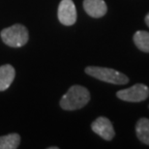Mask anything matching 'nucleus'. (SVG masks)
I'll return each instance as SVG.
<instances>
[{
    "label": "nucleus",
    "mask_w": 149,
    "mask_h": 149,
    "mask_svg": "<svg viewBox=\"0 0 149 149\" xmlns=\"http://www.w3.org/2000/svg\"><path fill=\"white\" fill-rule=\"evenodd\" d=\"M90 101L88 89L81 85H73L60 100L61 109L65 111H77L85 107Z\"/></svg>",
    "instance_id": "nucleus-1"
},
{
    "label": "nucleus",
    "mask_w": 149,
    "mask_h": 149,
    "mask_svg": "<svg viewBox=\"0 0 149 149\" xmlns=\"http://www.w3.org/2000/svg\"><path fill=\"white\" fill-rule=\"evenodd\" d=\"M1 39L3 43L12 47H23L29 40L28 29L20 23L4 28L1 31Z\"/></svg>",
    "instance_id": "nucleus-2"
},
{
    "label": "nucleus",
    "mask_w": 149,
    "mask_h": 149,
    "mask_svg": "<svg viewBox=\"0 0 149 149\" xmlns=\"http://www.w3.org/2000/svg\"><path fill=\"white\" fill-rule=\"evenodd\" d=\"M85 73L88 76H91L95 79L102 81L111 83V84H126L129 81V79L125 74H122L111 68L88 66L85 68Z\"/></svg>",
    "instance_id": "nucleus-3"
},
{
    "label": "nucleus",
    "mask_w": 149,
    "mask_h": 149,
    "mask_svg": "<svg viewBox=\"0 0 149 149\" xmlns=\"http://www.w3.org/2000/svg\"><path fill=\"white\" fill-rule=\"evenodd\" d=\"M116 96L118 99L125 101V102H142L149 97V88L142 83H136L129 88L119 90L116 93Z\"/></svg>",
    "instance_id": "nucleus-4"
},
{
    "label": "nucleus",
    "mask_w": 149,
    "mask_h": 149,
    "mask_svg": "<svg viewBox=\"0 0 149 149\" xmlns=\"http://www.w3.org/2000/svg\"><path fill=\"white\" fill-rule=\"evenodd\" d=\"M58 19L63 25L71 26L77 22V9L73 0H61L57 11Z\"/></svg>",
    "instance_id": "nucleus-5"
},
{
    "label": "nucleus",
    "mask_w": 149,
    "mask_h": 149,
    "mask_svg": "<svg viewBox=\"0 0 149 149\" xmlns=\"http://www.w3.org/2000/svg\"><path fill=\"white\" fill-rule=\"evenodd\" d=\"M91 129L95 134H97L106 141H111L115 136L114 129L111 120L104 116H100L94 122H92Z\"/></svg>",
    "instance_id": "nucleus-6"
},
{
    "label": "nucleus",
    "mask_w": 149,
    "mask_h": 149,
    "mask_svg": "<svg viewBox=\"0 0 149 149\" xmlns=\"http://www.w3.org/2000/svg\"><path fill=\"white\" fill-rule=\"evenodd\" d=\"M83 9L88 16L95 19L104 17L108 12V6L104 0H83Z\"/></svg>",
    "instance_id": "nucleus-7"
},
{
    "label": "nucleus",
    "mask_w": 149,
    "mask_h": 149,
    "mask_svg": "<svg viewBox=\"0 0 149 149\" xmlns=\"http://www.w3.org/2000/svg\"><path fill=\"white\" fill-rule=\"evenodd\" d=\"M16 77V70L10 64L0 66V91H5L10 87Z\"/></svg>",
    "instance_id": "nucleus-8"
},
{
    "label": "nucleus",
    "mask_w": 149,
    "mask_h": 149,
    "mask_svg": "<svg viewBox=\"0 0 149 149\" xmlns=\"http://www.w3.org/2000/svg\"><path fill=\"white\" fill-rule=\"evenodd\" d=\"M136 133L138 139L142 143L149 145V119L141 118L136 122Z\"/></svg>",
    "instance_id": "nucleus-9"
},
{
    "label": "nucleus",
    "mask_w": 149,
    "mask_h": 149,
    "mask_svg": "<svg viewBox=\"0 0 149 149\" xmlns=\"http://www.w3.org/2000/svg\"><path fill=\"white\" fill-rule=\"evenodd\" d=\"M20 143V136L13 133L0 136V149H16Z\"/></svg>",
    "instance_id": "nucleus-10"
},
{
    "label": "nucleus",
    "mask_w": 149,
    "mask_h": 149,
    "mask_svg": "<svg viewBox=\"0 0 149 149\" xmlns=\"http://www.w3.org/2000/svg\"><path fill=\"white\" fill-rule=\"evenodd\" d=\"M134 43L141 52H149V33L147 31H136L134 35Z\"/></svg>",
    "instance_id": "nucleus-11"
},
{
    "label": "nucleus",
    "mask_w": 149,
    "mask_h": 149,
    "mask_svg": "<svg viewBox=\"0 0 149 149\" xmlns=\"http://www.w3.org/2000/svg\"><path fill=\"white\" fill-rule=\"evenodd\" d=\"M145 23H146L147 26L149 27V13L146 15V17H145Z\"/></svg>",
    "instance_id": "nucleus-12"
},
{
    "label": "nucleus",
    "mask_w": 149,
    "mask_h": 149,
    "mask_svg": "<svg viewBox=\"0 0 149 149\" xmlns=\"http://www.w3.org/2000/svg\"><path fill=\"white\" fill-rule=\"evenodd\" d=\"M49 149H58V147H56V146H50V147H49Z\"/></svg>",
    "instance_id": "nucleus-13"
}]
</instances>
